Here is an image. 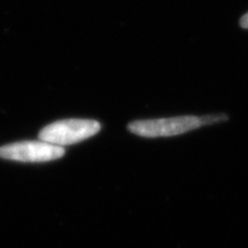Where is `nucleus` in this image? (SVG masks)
Segmentation results:
<instances>
[{
	"mask_svg": "<svg viewBox=\"0 0 248 248\" xmlns=\"http://www.w3.org/2000/svg\"><path fill=\"white\" fill-rule=\"evenodd\" d=\"M223 119L228 117L222 115L208 116H176L167 117V119L156 120H142L133 121L128 125L130 132L135 133L139 137L145 138H161L173 137V136L184 135L203 125L222 122Z\"/></svg>",
	"mask_w": 248,
	"mask_h": 248,
	"instance_id": "1",
	"label": "nucleus"
},
{
	"mask_svg": "<svg viewBox=\"0 0 248 248\" xmlns=\"http://www.w3.org/2000/svg\"><path fill=\"white\" fill-rule=\"evenodd\" d=\"M100 123L94 120H61L40 130L39 139L52 145L64 147L91 138L100 131Z\"/></svg>",
	"mask_w": 248,
	"mask_h": 248,
	"instance_id": "2",
	"label": "nucleus"
},
{
	"mask_svg": "<svg viewBox=\"0 0 248 248\" xmlns=\"http://www.w3.org/2000/svg\"><path fill=\"white\" fill-rule=\"evenodd\" d=\"M64 153L63 147L43 140L18 141L0 147L1 159L17 162H49L61 159Z\"/></svg>",
	"mask_w": 248,
	"mask_h": 248,
	"instance_id": "3",
	"label": "nucleus"
},
{
	"mask_svg": "<svg viewBox=\"0 0 248 248\" xmlns=\"http://www.w3.org/2000/svg\"><path fill=\"white\" fill-rule=\"evenodd\" d=\"M240 26L243 27L244 29H248V13H246L243 17H241Z\"/></svg>",
	"mask_w": 248,
	"mask_h": 248,
	"instance_id": "4",
	"label": "nucleus"
}]
</instances>
